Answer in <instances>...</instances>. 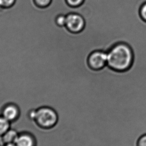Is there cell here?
Instances as JSON below:
<instances>
[{"instance_id":"cell-1","label":"cell","mask_w":146,"mask_h":146,"mask_svg":"<svg viewBox=\"0 0 146 146\" xmlns=\"http://www.w3.org/2000/svg\"><path fill=\"white\" fill-rule=\"evenodd\" d=\"M133 61L132 49L126 44H118L107 52V65L116 71L127 70L131 66Z\"/></svg>"},{"instance_id":"cell-2","label":"cell","mask_w":146,"mask_h":146,"mask_svg":"<svg viewBox=\"0 0 146 146\" xmlns=\"http://www.w3.org/2000/svg\"><path fill=\"white\" fill-rule=\"evenodd\" d=\"M31 120L40 128L50 129L54 128L58 124L59 116L58 112L53 108L44 106L33 109Z\"/></svg>"},{"instance_id":"cell-3","label":"cell","mask_w":146,"mask_h":146,"mask_svg":"<svg viewBox=\"0 0 146 146\" xmlns=\"http://www.w3.org/2000/svg\"><path fill=\"white\" fill-rule=\"evenodd\" d=\"M85 21L83 17L77 14H70L66 17V26L72 32L81 31L85 26Z\"/></svg>"},{"instance_id":"cell-4","label":"cell","mask_w":146,"mask_h":146,"mask_svg":"<svg viewBox=\"0 0 146 146\" xmlns=\"http://www.w3.org/2000/svg\"><path fill=\"white\" fill-rule=\"evenodd\" d=\"M89 63L92 69H102L107 64V53L102 51L94 52L90 56Z\"/></svg>"},{"instance_id":"cell-5","label":"cell","mask_w":146,"mask_h":146,"mask_svg":"<svg viewBox=\"0 0 146 146\" xmlns=\"http://www.w3.org/2000/svg\"><path fill=\"white\" fill-rule=\"evenodd\" d=\"M20 115V111L18 106L14 104H6L3 108L1 116L8 120L11 123L18 120Z\"/></svg>"},{"instance_id":"cell-6","label":"cell","mask_w":146,"mask_h":146,"mask_svg":"<svg viewBox=\"0 0 146 146\" xmlns=\"http://www.w3.org/2000/svg\"><path fill=\"white\" fill-rule=\"evenodd\" d=\"M15 144L17 146H36V141L34 136L28 132L19 133Z\"/></svg>"},{"instance_id":"cell-7","label":"cell","mask_w":146,"mask_h":146,"mask_svg":"<svg viewBox=\"0 0 146 146\" xmlns=\"http://www.w3.org/2000/svg\"><path fill=\"white\" fill-rule=\"evenodd\" d=\"M19 134V133L16 130L11 128L1 137L3 143L4 145L15 144Z\"/></svg>"},{"instance_id":"cell-8","label":"cell","mask_w":146,"mask_h":146,"mask_svg":"<svg viewBox=\"0 0 146 146\" xmlns=\"http://www.w3.org/2000/svg\"><path fill=\"white\" fill-rule=\"evenodd\" d=\"M11 123L2 116H0V137L11 129Z\"/></svg>"},{"instance_id":"cell-9","label":"cell","mask_w":146,"mask_h":146,"mask_svg":"<svg viewBox=\"0 0 146 146\" xmlns=\"http://www.w3.org/2000/svg\"><path fill=\"white\" fill-rule=\"evenodd\" d=\"M66 17L64 15H61L57 17L56 19V22L59 26H65L66 24Z\"/></svg>"},{"instance_id":"cell-10","label":"cell","mask_w":146,"mask_h":146,"mask_svg":"<svg viewBox=\"0 0 146 146\" xmlns=\"http://www.w3.org/2000/svg\"><path fill=\"white\" fill-rule=\"evenodd\" d=\"M16 0H0V7L2 8H9L12 6Z\"/></svg>"},{"instance_id":"cell-11","label":"cell","mask_w":146,"mask_h":146,"mask_svg":"<svg viewBox=\"0 0 146 146\" xmlns=\"http://www.w3.org/2000/svg\"><path fill=\"white\" fill-rule=\"evenodd\" d=\"M36 4L40 7H46L49 6L52 0H34Z\"/></svg>"},{"instance_id":"cell-12","label":"cell","mask_w":146,"mask_h":146,"mask_svg":"<svg viewBox=\"0 0 146 146\" xmlns=\"http://www.w3.org/2000/svg\"><path fill=\"white\" fill-rule=\"evenodd\" d=\"M68 4L72 7L79 6L83 3L84 0H66Z\"/></svg>"},{"instance_id":"cell-13","label":"cell","mask_w":146,"mask_h":146,"mask_svg":"<svg viewBox=\"0 0 146 146\" xmlns=\"http://www.w3.org/2000/svg\"><path fill=\"white\" fill-rule=\"evenodd\" d=\"M138 146H146V134L142 135L138 140Z\"/></svg>"},{"instance_id":"cell-14","label":"cell","mask_w":146,"mask_h":146,"mask_svg":"<svg viewBox=\"0 0 146 146\" xmlns=\"http://www.w3.org/2000/svg\"><path fill=\"white\" fill-rule=\"evenodd\" d=\"M140 13H141V15L142 16V18L146 21V3H145L141 7Z\"/></svg>"},{"instance_id":"cell-15","label":"cell","mask_w":146,"mask_h":146,"mask_svg":"<svg viewBox=\"0 0 146 146\" xmlns=\"http://www.w3.org/2000/svg\"><path fill=\"white\" fill-rule=\"evenodd\" d=\"M3 146H17L15 144H5Z\"/></svg>"}]
</instances>
